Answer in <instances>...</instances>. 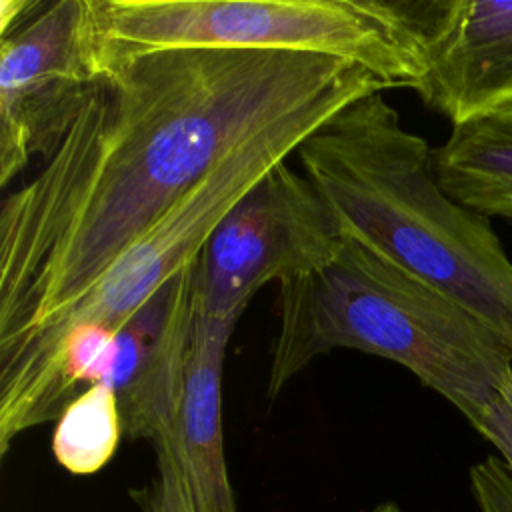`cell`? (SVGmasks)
Here are the masks:
<instances>
[{"label": "cell", "instance_id": "obj_14", "mask_svg": "<svg viewBox=\"0 0 512 512\" xmlns=\"http://www.w3.org/2000/svg\"><path fill=\"white\" fill-rule=\"evenodd\" d=\"M466 420L496 448L498 458L512 472V374Z\"/></svg>", "mask_w": 512, "mask_h": 512}, {"label": "cell", "instance_id": "obj_15", "mask_svg": "<svg viewBox=\"0 0 512 512\" xmlns=\"http://www.w3.org/2000/svg\"><path fill=\"white\" fill-rule=\"evenodd\" d=\"M470 486L480 512H512V472L498 456L470 468Z\"/></svg>", "mask_w": 512, "mask_h": 512}, {"label": "cell", "instance_id": "obj_6", "mask_svg": "<svg viewBox=\"0 0 512 512\" xmlns=\"http://www.w3.org/2000/svg\"><path fill=\"white\" fill-rule=\"evenodd\" d=\"M348 106V104H346ZM344 106H318L288 118L224 156L148 232L44 330L0 356V402L12 398L54 346L78 326L116 330L186 264L194 262L234 204Z\"/></svg>", "mask_w": 512, "mask_h": 512}, {"label": "cell", "instance_id": "obj_10", "mask_svg": "<svg viewBox=\"0 0 512 512\" xmlns=\"http://www.w3.org/2000/svg\"><path fill=\"white\" fill-rule=\"evenodd\" d=\"M236 322L208 318L196 306L182 404L168 434L196 512H236L222 426V374Z\"/></svg>", "mask_w": 512, "mask_h": 512}, {"label": "cell", "instance_id": "obj_4", "mask_svg": "<svg viewBox=\"0 0 512 512\" xmlns=\"http://www.w3.org/2000/svg\"><path fill=\"white\" fill-rule=\"evenodd\" d=\"M98 70L166 50L292 52L360 66L388 88L424 74L408 0H92Z\"/></svg>", "mask_w": 512, "mask_h": 512}, {"label": "cell", "instance_id": "obj_7", "mask_svg": "<svg viewBox=\"0 0 512 512\" xmlns=\"http://www.w3.org/2000/svg\"><path fill=\"white\" fill-rule=\"evenodd\" d=\"M342 240L314 184L280 162L234 204L200 252L198 312L214 320H240L264 284L280 286L314 272Z\"/></svg>", "mask_w": 512, "mask_h": 512}, {"label": "cell", "instance_id": "obj_1", "mask_svg": "<svg viewBox=\"0 0 512 512\" xmlns=\"http://www.w3.org/2000/svg\"><path fill=\"white\" fill-rule=\"evenodd\" d=\"M388 86L322 56L166 50L100 72L0 210V356L62 316L224 156L318 106Z\"/></svg>", "mask_w": 512, "mask_h": 512}, {"label": "cell", "instance_id": "obj_3", "mask_svg": "<svg viewBox=\"0 0 512 512\" xmlns=\"http://www.w3.org/2000/svg\"><path fill=\"white\" fill-rule=\"evenodd\" d=\"M338 348L404 366L464 418L512 374V354L474 314L350 238L326 264L278 286L268 396Z\"/></svg>", "mask_w": 512, "mask_h": 512}, {"label": "cell", "instance_id": "obj_12", "mask_svg": "<svg viewBox=\"0 0 512 512\" xmlns=\"http://www.w3.org/2000/svg\"><path fill=\"white\" fill-rule=\"evenodd\" d=\"M124 436L116 394L106 384L80 390L62 410L52 434L56 462L74 476L100 472Z\"/></svg>", "mask_w": 512, "mask_h": 512}, {"label": "cell", "instance_id": "obj_17", "mask_svg": "<svg viewBox=\"0 0 512 512\" xmlns=\"http://www.w3.org/2000/svg\"><path fill=\"white\" fill-rule=\"evenodd\" d=\"M374 512H402L394 502H384V504H380Z\"/></svg>", "mask_w": 512, "mask_h": 512}, {"label": "cell", "instance_id": "obj_16", "mask_svg": "<svg viewBox=\"0 0 512 512\" xmlns=\"http://www.w3.org/2000/svg\"><path fill=\"white\" fill-rule=\"evenodd\" d=\"M44 2L38 0H0V38H6L26 24Z\"/></svg>", "mask_w": 512, "mask_h": 512}, {"label": "cell", "instance_id": "obj_13", "mask_svg": "<svg viewBox=\"0 0 512 512\" xmlns=\"http://www.w3.org/2000/svg\"><path fill=\"white\" fill-rule=\"evenodd\" d=\"M152 446L156 480L146 494V512H196L170 438L164 436Z\"/></svg>", "mask_w": 512, "mask_h": 512}, {"label": "cell", "instance_id": "obj_11", "mask_svg": "<svg viewBox=\"0 0 512 512\" xmlns=\"http://www.w3.org/2000/svg\"><path fill=\"white\" fill-rule=\"evenodd\" d=\"M432 162L452 200L512 226V106L452 126Z\"/></svg>", "mask_w": 512, "mask_h": 512}, {"label": "cell", "instance_id": "obj_2", "mask_svg": "<svg viewBox=\"0 0 512 512\" xmlns=\"http://www.w3.org/2000/svg\"><path fill=\"white\" fill-rule=\"evenodd\" d=\"M432 152L384 92H372L328 118L296 156L344 238L464 306L512 354V260L490 220L442 190Z\"/></svg>", "mask_w": 512, "mask_h": 512}, {"label": "cell", "instance_id": "obj_5", "mask_svg": "<svg viewBox=\"0 0 512 512\" xmlns=\"http://www.w3.org/2000/svg\"><path fill=\"white\" fill-rule=\"evenodd\" d=\"M196 270L198 258L116 330H70L32 378L0 402V456L26 430L56 422L80 384H106L116 394L130 440L156 444L172 434L196 322Z\"/></svg>", "mask_w": 512, "mask_h": 512}, {"label": "cell", "instance_id": "obj_9", "mask_svg": "<svg viewBox=\"0 0 512 512\" xmlns=\"http://www.w3.org/2000/svg\"><path fill=\"white\" fill-rule=\"evenodd\" d=\"M424 74L414 88L452 126L512 106V2L418 0Z\"/></svg>", "mask_w": 512, "mask_h": 512}, {"label": "cell", "instance_id": "obj_8", "mask_svg": "<svg viewBox=\"0 0 512 512\" xmlns=\"http://www.w3.org/2000/svg\"><path fill=\"white\" fill-rule=\"evenodd\" d=\"M100 78L92 0H58L0 42V184L46 160Z\"/></svg>", "mask_w": 512, "mask_h": 512}]
</instances>
